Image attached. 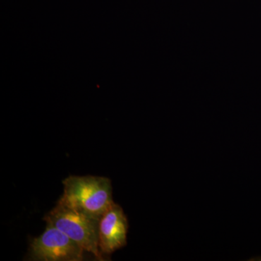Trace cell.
Listing matches in <instances>:
<instances>
[{
  "label": "cell",
  "instance_id": "1",
  "mask_svg": "<svg viewBox=\"0 0 261 261\" xmlns=\"http://www.w3.org/2000/svg\"><path fill=\"white\" fill-rule=\"evenodd\" d=\"M63 195L58 202L100 218L113 203L112 184L102 176H70L63 181Z\"/></svg>",
  "mask_w": 261,
  "mask_h": 261
},
{
  "label": "cell",
  "instance_id": "2",
  "mask_svg": "<svg viewBox=\"0 0 261 261\" xmlns=\"http://www.w3.org/2000/svg\"><path fill=\"white\" fill-rule=\"evenodd\" d=\"M99 219L60 202L44 217L47 224L61 230L86 252L103 260L99 248Z\"/></svg>",
  "mask_w": 261,
  "mask_h": 261
},
{
  "label": "cell",
  "instance_id": "3",
  "mask_svg": "<svg viewBox=\"0 0 261 261\" xmlns=\"http://www.w3.org/2000/svg\"><path fill=\"white\" fill-rule=\"evenodd\" d=\"M85 250L74 240L51 225L39 238L32 239L29 260L35 261H82Z\"/></svg>",
  "mask_w": 261,
  "mask_h": 261
},
{
  "label": "cell",
  "instance_id": "4",
  "mask_svg": "<svg viewBox=\"0 0 261 261\" xmlns=\"http://www.w3.org/2000/svg\"><path fill=\"white\" fill-rule=\"evenodd\" d=\"M128 219L121 205L113 202L101 216L99 223V248L111 255L127 244Z\"/></svg>",
  "mask_w": 261,
  "mask_h": 261
}]
</instances>
